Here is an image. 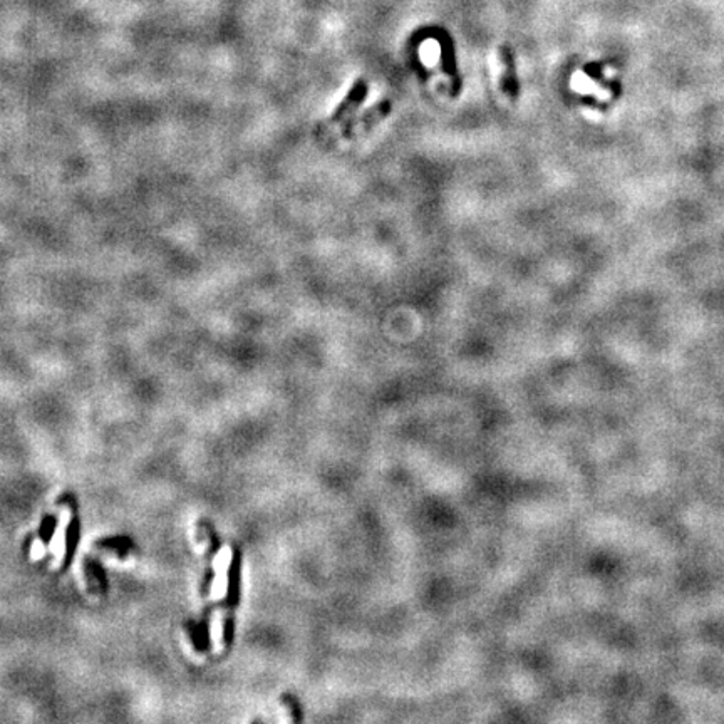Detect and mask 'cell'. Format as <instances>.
<instances>
[{"instance_id":"1","label":"cell","mask_w":724,"mask_h":724,"mask_svg":"<svg viewBox=\"0 0 724 724\" xmlns=\"http://www.w3.org/2000/svg\"><path fill=\"white\" fill-rule=\"evenodd\" d=\"M500 63H501V74H500V87L503 93L510 99H517L520 94V84H518L517 69H515V56L513 49L510 45H500Z\"/></svg>"},{"instance_id":"6","label":"cell","mask_w":724,"mask_h":724,"mask_svg":"<svg viewBox=\"0 0 724 724\" xmlns=\"http://www.w3.org/2000/svg\"><path fill=\"white\" fill-rule=\"evenodd\" d=\"M441 60H443V69L449 78L453 79V82L456 84V87L460 89V81H458V71H456V59H455V47H453L451 41L446 39L441 41Z\"/></svg>"},{"instance_id":"2","label":"cell","mask_w":724,"mask_h":724,"mask_svg":"<svg viewBox=\"0 0 724 724\" xmlns=\"http://www.w3.org/2000/svg\"><path fill=\"white\" fill-rule=\"evenodd\" d=\"M367 91H369L367 81L362 78L357 79V81L352 84V87L349 89V93L346 94V98L339 102L337 108H335L334 113L330 114V117L327 120V124H335V123H339V121L344 120L349 113H352L357 106L362 104V101H364L365 96H367Z\"/></svg>"},{"instance_id":"4","label":"cell","mask_w":724,"mask_h":724,"mask_svg":"<svg viewBox=\"0 0 724 724\" xmlns=\"http://www.w3.org/2000/svg\"><path fill=\"white\" fill-rule=\"evenodd\" d=\"M231 562V548L225 547L220 550L218 557L215 560V572L216 577L213 582V599H223L225 593H227L228 587V569H230Z\"/></svg>"},{"instance_id":"8","label":"cell","mask_w":724,"mask_h":724,"mask_svg":"<svg viewBox=\"0 0 724 724\" xmlns=\"http://www.w3.org/2000/svg\"><path fill=\"white\" fill-rule=\"evenodd\" d=\"M42 555H44V543H42L41 540H36V542L32 543V552H30V557H32L34 560H39Z\"/></svg>"},{"instance_id":"3","label":"cell","mask_w":724,"mask_h":724,"mask_svg":"<svg viewBox=\"0 0 724 724\" xmlns=\"http://www.w3.org/2000/svg\"><path fill=\"white\" fill-rule=\"evenodd\" d=\"M392 109V104L389 99H384V101L377 102L376 106H372V108H369L367 111L362 113L359 117H356L354 121H348V124H346V128L342 129V135H344V138H348V136H350V133H352V129L356 128H361V129H369L372 128V126L379 123L381 120H384L386 116H389Z\"/></svg>"},{"instance_id":"7","label":"cell","mask_w":724,"mask_h":724,"mask_svg":"<svg viewBox=\"0 0 724 724\" xmlns=\"http://www.w3.org/2000/svg\"><path fill=\"white\" fill-rule=\"evenodd\" d=\"M212 639H213V647H215V651L222 649V644H223V617H222V612H216L215 615H213V620H212Z\"/></svg>"},{"instance_id":"5","label":"cell","mask_w":724,"mask_h":724,"mask_svg":"<svg viewBox=\"0 0 724 724\" xmlns=\"http://www.w3.org/2000/svg\"><path fill=\"white\" fill-rule=\"evenodd\" d=\"M71 521V512L69 508H64L60 513L59 525L54 530V539L51 543V552L54 555V565L59 567L63 562L64 554H66V535H67V527H69Z\"/></svg>"}]
</instances>
